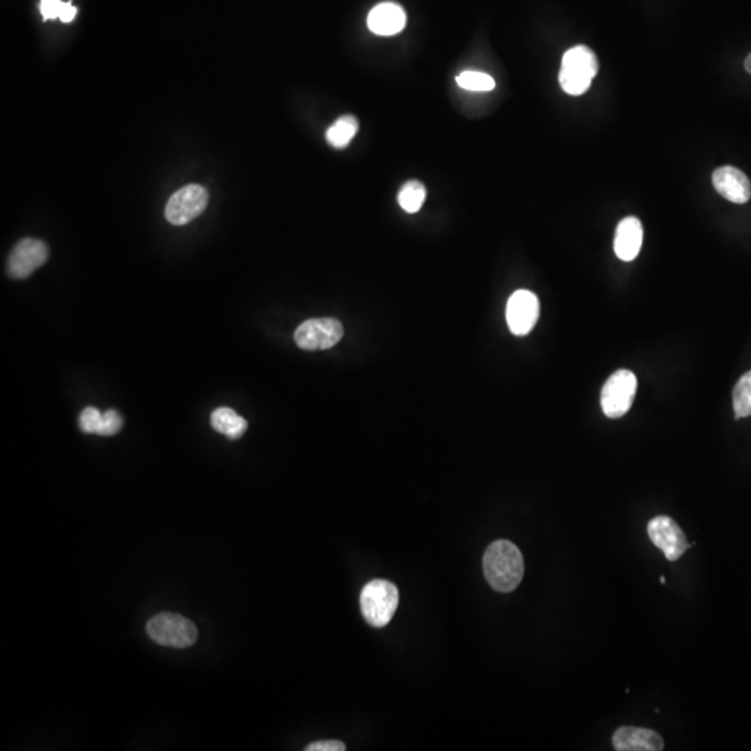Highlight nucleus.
Wrapping results in <instances>:
<instances>
[{"instance_id": "nucleus-5", "label": "nucleus", "mask_w": 751, "mask_h": 751, "mask_svg": "<svg viewBox=\"0 0 751 751\" xmlns=\"http://www.w3.org/2000/svg\"><path fill=\"white\" fill-rule=\"evenodd\" d=\"M637 390L635 373L627 369L612 373L605 381L602 391V408L610 419H619L632 408Z\"/></svg>"}, {"instance_id": "nucleus-19", "label": "nucleus", "mask_w": 751, "mask_h": 751, "mask_svg": "<svg viewBox=\"0 0 751 751\" xmlns=\"http://www.w3.org/2000/svg\"><path fill=\"white\" fill-rule=\"evenodd\" d=\"M457 84L464 90L486 92L494 90L496 81L491 75L481 72H464L457 77Z\"/></svg>"}, {"instance_id": "nucleus-1", "label": "nucleus", "mask_w": 751, "mask_h": 751, "mask_svg": "<svg viewBox=\"0 0 751 751\" xmlns=\"http://www.w3.org/2000/svg\"><path fill=\"white\" fill-rule=\"evenodd\" d=\"M483 572L490 586L497 592H514L524 579L522 552L508 540L491 542L484 552Z\"/></svg>"}, {"instance_id": "nucleus-15", "label": "nucleus", "mask_w": 751, "mask_h": 751, "mask_svg": "<svg viewBox=\"0 0 751 751\" xmlns=\"http://www.w3.org/2000/svg\"><path fill=\"white\" fill-rule=\"evenodd\" d=\"M210 424L218 433L225 434L227 439L238 440L247 431L248 423L235 409L218 408L210 415Z\"/></svg>"}, {"instance_id": "nucleus-17", "label": "nucleus", "mask_w": 751, "mask_h": 751, "mask_svg": "<svg viewBox=\"0 0 751 751\" xmlns=\"http://www.w3.org/2000/svg\"><path fill=\"white\" fill-rule=\"evenodd\" d=\"M424 200H426V188L419 181H408L399 190L398 203L405 212H419Z\"/></svg>"}, {"instance_id": "nucleus-6", "label": "nucleus", "mask_w": 751, "mask_h": 751, "mask_svg": "<svg viewBox=\"0 0 751 751\" xmlns=\"http://www.w3.org/2000/svg\"><path fill=\"white\" fill-rule=\"evenodd\" d=\"M344 328L337 319H309L294 334L296 346L306 351H323L340 343Z\"/></svg>"}, {"instance_id": "nucleus-21", "label": "nucleus", "mask_w": 751, "mask_h": 751, "mask_svg": "<svg viewBox=\"0 0 751 751\" xmlns=\"http://www.w3.org/2000/svg\"><path fill=\"white\" fill-rule=\"evenodd\" d=\"M102 415L97 408L88 406L80 415V429L87 434H98L99 431L100 422H102Z\"/></svg>"}, {"instance_id": "nucleus-10", "label": "nucleus", "mask_w": 751, "mask_h": 751, "mask_svg": "<svg viewBox=\"0 0 751 751\" xmlns=\"http://www.w3.org/2000/svg\"><path fill=\"white\" fill-rule=\"evenodd\" d=\"M47 247L41 240L24 238L13 248L7 260V271L17 280L30 277L37 269L47 262Z\"/></svg>"}, {"instance_id": "nucleus-2", "label": "nucleus", "mask_w": 751, "mask_h": 751, "mask_svg": "<svg viewBox=\"0 0 751 751\" xmlns=\"http://www.w3.org/2000/svg\"><path fill=\"white\" fill-rule=\"evenodd\" d=\"M599 73V59L589 47L577 45L565 52L562 57L559 84L568 95L579 97L592 87L593 79Z\"/></svg>"}, {"instance_id": "nucleus-7", "label": "nucleus", "mask_w": 751, "mask_h": 751, "mask_svg": "<svg viewBox=\"0 0 751 751\" xmlns=\"http://www.w3.org/2000/svg\"><path fill=\"white\" fill-rule=\"evenodd\" d=\"M209 195L201 185L191 184L173 193L166 205V218L175 226H184L206 209Z\"/></svg>"}, {"instance_id": "nucleus-14", "label": "nucleus", "mask_w": 751, "mask_h": 751, "mask_svg": "<svg viewBox=\"0 0 751 751\" xmlns=\"http://www.w3.org/2000/svg\"><path fill=\"white\" fill-rule=\"evenodd\" d=\"M643 243V226L639 218H625L615 233L614 251L624 262H632L639 255Z\"/></svg>"}, {"instance_id": "nucleus-20", "label": "nucleus", "mask_w": 751, "mask_h": 751, "mask_svg": "<svg viewBox=\"0 0 751 751\" xmlns=\"http://www.w3.org/2000/svg\"><path fill=\"white\" fill-rule=\"evenodd\" d=\"M123 427V418L119 412L115 409L105 412L102 415V422H100L99 436H115L119 433Z\"/></svg>"}, {"instance_id": "nucleus-13", "label": "nucleus", "mask_w": 751, "mask_h": 751, "mask_svg": "<svg viewBox=\"0 0 751 751\" xmlns=\"http://www.w3.org/2000/svg\"><path fill=\"white\" fill-rule=\"evenodd\" d=\"M406 14L403 7L393 2H384L371 10L368 27L373 34L391 37L405 29Z\"/></svg>"}, {"instance_id": "nucleus-3", "label": "nucleus", "mask_w": 751, "mask_h": 751, "mask_svg": "<svg viewBox=\"0 0 751 751\" xmlns=\"http://www.w3.org/2000/svg\"><path fill=\"white\" fill-rule=\"evenodd\" d=\"M398 602V589L388 580L374 579L362 589V615L371 627H383L390 624Z\"/></svg>"}, {"instance_id": "nucleus-4", "label": "nucleus", "mask_w": 751, "mask_h": 751, "mask_svg": "<svg viewBox=\"0 0 751 751\" xmlns=\"http://www.w3.org/2000/svg\"><path fill=\"white\" fill-rule=\"evenodd\" d=\"M147 633L153 642L173 649H185L198 639V629L192 620L173 612L155 615L148 622Z\"/></svg>"}, {"instance_id": "nucleus-25", "label": "nucleus", "mask_w": 751, "mask_h": 751, "mask_svg": "<svg viewBox=\"0 0 751 751\" xmlns=\"http://www.w3.org/2000/svg\"><path fill=\"white\" fill-rule=\"evenodd\" d=\"M745 69L746 72L748 73V74H751V54L748 55L747 59H746Z\"/></svg>"}, {"instance_id": "nucleus-9", "label": "nucleus", "mask_w": 751, "mask_h": 751, "mask_svg": "<svg viewBox=\"0 0 751 751\" xmlns=\"http://www.w3.org/2000/svg\"><path fill=\"white\" fill-rule=\"evenodd\" d=\"M539 315L540 303L536 294L527 290H517L512 294L507 303V321L512 334H529L536 326Z\"/></svg>"}, {"instance_id": "nucleus-18", "label": "nucleus", "mask_w": 751, "mask_h": 751, "mask_svg": "<svg viewBox=\"0 0 751 751\" xmlns=\"http://www.w3.org/2000/svg\"><path fill=\"white\" fill-rule=\"evenodd\" d=\"M733 409L736 419L751 416V371L743 374L733 388Z\"/></svg>"}, {"instance_id": "nucleus-12", "label": "nucleus", "mask_w": 751, "mask_h": 751, "mask_svg": "<svg viewBox=\"0 0 751 751\" xmlns=\"http://www.w3.org/2000/svg\"><path fill=\"white\" fill-rule=\"evenodd\" d=\"M612 746L618 751H661L664 740L647 728L622 727L612 736Z\"/></svg>"}, {"instance_id": "nucleus-8", "label": "nucleus", "mask_w": 751, "mask_h": 751, "mask_svg": "<svg viewBox=\"0 0 751 751\" xmlns=\"http://www.w3.org/2000/svg\"><path fill=\"white\" fill-rule=\"evenodd\" d=\"M647 532L653 544L664 552L668 561H677L690 547L679 525L665 515L652 519Z\"/></svg>"}, {"instance_id": "nucleus-11", "label": "nucleus", "mask_w": 751, "mask_h": 751, "mask_svg": "<svg viewBox=\"0 0 751 751\" xmlns=\"http://www.w3.org/2000/svg\"><path fill=\"white\" fill-rule=\"evenodd\" d=\"M713 184L721 197L743 205L751 198V183L747 175L733 166H723L713 173Z\"/></svg>"}, {"instance_id": "nucleus-16", "label": "nucleus", "mask_w": 751, "mask_h": 751, "mask_svg": "<svg viewBox=\"0 0 751 751\" xmlns=\"http://www.w3.org/2000/svg\"><path fill=\"white\" fill-rule=\"evenodd\" d=\"M356 132H358V122H356L355 117L354 115H343L329 128L326 138H328L329 144L333 145L337 149H341L351 142V140L355 137Z\"/></svg>"}, {"instance_id": "nucleus-26", "label": "nucleus", "mask_w": 751, "mask_h": 751, "mask_svg": "<svg viewBox=\"0 0 751 751\" xmlns=\"http://www.w3.org/2000/svg\"><path fill=\"white\" fill-rule=\"evenodd\" d=\"M661 584L665 585V577L664 576H661Z\"/></svg>"}, {"instance_id": "nucleus-22", "label": "nucleus", "mask_w": 751, "mask_h": 751, "mask_svg": "<svg viewBox=\"0 0 751 751\" xmlns=\"http://www.w3.org/2000/svg\"><path fill=\"white\" fill-rule=\"evenodd\" d=\"M62 6V0H41L39 10H41V14L45 21L47 20L59 19Z\"/></svg>"}, {"instance_id": "nucleus-24", "label": "nucleus", "mask_w": 751, "mask_h": 751, "mask_svg": "<svg viewBox=\"0 0 751 751\" xmlns=\"http://www.w3.org/2000/svg\"><path fill=\"white\" fill-rule=\"evenodd\" d=\"M75 14H77V9L73 6L72 2H63L59 20L63 22H72L75 19Z\"/></svg>"}, {"instance_id": "nucleus-23", "label": "nucleus", "mask_w": 751, "mask_h": 751, "mask_svg": "<svg viewBox=\"0 0 751 751\" xmlns=\"http://www.w3.org/2000/svg\"><path fill=\"white\" fill-rule=\"evenodd\" d=\"M306 751H344L346 745L338 740H323V742L312 743L305 748Z\"/></svg>"}]
</instances>
